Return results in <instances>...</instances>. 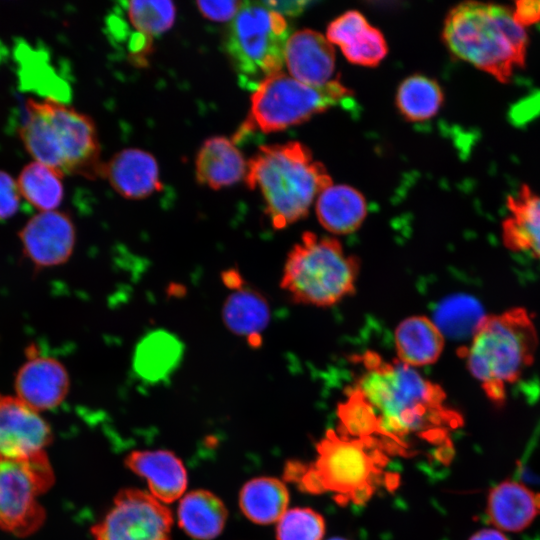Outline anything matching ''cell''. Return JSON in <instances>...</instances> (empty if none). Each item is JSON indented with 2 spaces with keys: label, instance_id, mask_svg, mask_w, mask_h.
Here are the masks:
<instances>
[{
  "label": "cell",
  "instance_id": "cell-3",
  "mask_svg": "<svg viewBox=\"0 0 540 540\" xmlns=\"http://www.w3.org/2000/svg\"><path fill=\"white\" fill-rule=\"evenodd\" d=\"M18 128L26 151L63 176H101L100 146L90 117L54 98H28Z\"/></svg>",
  "mask_w": 540,
  "mask_h": 540
},
{
  "label": "cell",
  "instance_id": "cell-33",
  "mask_svg": "<svg viewBox=\"0 0 540 540\" xmlns=\"http://www.w3.org/2000/svg\"><path fill=\"white\" fill-rule=\"evenodd\" d=\"M21 198L17 179L0 169V220H6L16 214Z\"/></svg>",
  "mask_w": 540,
  "mask_h": 540
},
{
  "label": "cell",
  "instance_id": "cell-15",
  "mask_svg": "<svg viewBox=\"0 0 540 540\" xmlns=\"http://www.w3.org/2000/svg\"><path fill=\"white\" fill-rule=\"evenodd\" d=\"M27 352L15 377L16 397L37 412L54 409L68 394V372L60 361L40 355L33 346Z\"/></svg>",
  "mask_w": 540,
  "mask_h": 540
},
{
  "label": "cell",
  "instance_id": "cell-35",
  "mask_svg": "<svg viewBox=\"0 0 540 540\" xmlns=\"http://www.w3.org/2000/svg\"><path fill=\"white\" fill-rule=\"evenodd\" d=\"M516 21L522 25L534 24L540 21V1H518L513 9Z\"/></svg>",
  "mask_w": 540,
  "mask_h": 540
},
{
  "label": "cell",
  "instance_id": "cell-32",
  "mask_svg": "<svg viewBox=\"0 0 540 540\" xmlns=\"http://www.w3.org/2000/svg\"><path fill=\"white\" fill-rule=\"evenodd\" d=\"M325 520L307 507L288 509L276 526L277 540H323Z\"/></svg>",
  "mask_w": 540,
  "mask_h": 540
},
{
  "label": "cell",
  "instance_id": "cell-22",
  "mask_svg": "<svg viewBox=\"0 0 540 540\" xmlns=\"http://www.w3.org/2000/svg\"><path fill=\"white\" fill-rule=\"evenodd\" d=\"M183 353L184 345L176 335L164 329L153 330L136 345L132 367L140 379L157 383L178 368Z\"/></svg>",
  "mask_w": 540,
  "mask_h": 540
},
{
  "label": "cell",
  "instance_id": "cell-30",
  "mask_svg": "<svg viewBox=\"0 0 540 540\" xmlns=\"http://www.w3.org/2000/svg\"><path fill=\"white\" fill-rule=\"evenodd\" d=\"M443 103L439 84L424 75L406 78L398 87L396 105L409 121H425L432 118Z\"/></svg>",
  "mask_w": 540,
  "mask_h": 540
},
{
  "label": "cell",
  "instance_id": "cell-37",
  "mask_svg": "<svg viewBox=\"0 0 540 540\" xmlns=\"http://www.w3.org/2000/svg\"><path fill=\"white\" fill-rule=\"evenodd\" d=\"M469 540H508L507 537L496 529H482L471 536Z\"/></svg>",
  "mask_w": 540,
  "mask_h": 540
},
{
  "label": "cell",
  "instance_id": "cell-2",
  "mask_svg": "<svg viewBox=\"0 0 540 540\" xmlns=\"http://www.w3.org/2000/svg\"><path fill=\"white\" fill-rule=\"evenodd\" d=\"M443 40L451 53L501 82L523 67L527 35L502 5L463 2L452 8L444 22Z\"/></svg>",
  "mask_w": 540,
  "mask_h": 540
},
{
  "label": "cell",
  "instance_id": "cell-13",
  "mask_svg": "<svg viewBox=\"0 0 540 540\" xmlns=\"http://www.w3.org/2000/svg\"><path fill=\"white\" fill-rule=\"evenodd\" d=\"M23 252L38 268L65 263L76 241L74 223L68 214L58 211L38 212L19 231Z\"/></svg>",
  "mask_w": 540,
  "mask_h": 540
},
{
  "label": "cell",
  "instance_id": "cell-16",
  "mask_svg": "<svg viewBox=\"0 0 540 540\" xmlns=\"http://www.w3.org/2000/svg\"><path fill=\"white\" fill-rule=\"evenodd\" d=\"M101 176L126 199H144L163 188L155 157L136 148L116 153L103 164Z\"/></svg>",
  "mask_w": 540,
  "mask_h": 540
},
{
  "label": "cell",
  "instance_id": "cell-24",
  "mask_svg": "<svg viewBox=\"0 0 540 540\" xmlns=\"http://www.w3.org/2000/svg\"><path fill=\"white\" fill-rule=\"evenodd\" d=\"M247 163L235 144L221 136L207 139L196 158V179L211 189H221L240 181Z\"/></svg>",
  "mask_w": 540,
  "mask_h": 540
},
{
  "label": "cell",
  "instance_id": "cell-36",
  "mask_svg": "<svg viewBox=\"0 0 540 540\" xmlns=\"http://www.w3.org/2000/svg\"><path fill=\"white\" fill-rule=\"evenodd\" d=\"M269 9L285 16H297L301 14L311 2L309 1H263Z\"/></svg>",
  "mask_w": 540,
  "mask_h": 540
},
{
  "label": "cell",
  "instance_id": "cell-5",
  "mask_svg": "<svg viewBox=\"0 0 540 540\" xmlns=\"http://www.w3.org/2000/svg\"><path fill=\"white\" fill-rule=\"evenodd\" d=\"M538 342L534 322L524 308L485 316L465 354L469 372L494 404L505 401L507 385L532 365Z\"/></svg>",
  "mask_w": 540,
  "mask_h": 540
},
{
  "label": "cell",
  "instance_id": "cell-20",
  "mask_svg": "<svg viewBox=\"0 0 540 540\" xmlns=\"http://www.w3.org/2000/svg\"><path fill=\"white\" fill-rule=\"evenodd\" d=\"M487 514L500 530L522 531L540 514V493L519 482L505 480L489 491Z\"/></svg>",
  "mask_w": 540,
  "mask_h": 540
},
{
  "label": "cell",
  "instance_id": "cell-19",
  "mask_svg": "<svg viewBox=\"0 0 540 540\" xmlns=\"http://www.w3.org/2000/svg\"><path fill=\"white\" fill-rule=\"evenodd\" d=\"M327 39L338 45L353 64L376 66L387 54L382 33L355 10L345 12L329 24Z\"/></svg>",
  "mask_w": 540,
  "mask_h": 540
},
{
  "label": "cell",
  "instance_id": "cell-11",
  "mask_svg": "<svg viewBox=\"0 0 540 540\" xmlns=\"http://www.w3.org/2000/svg\"><path fill=\"white\" fill-rule=\"evenodd\" d=\"M173 516L150 493L135 488L118 492L92 529L94 540H171Z\"/></svg>",
  "mask_w": 540,
  "mask_h": 540
},
{
  "label": "cell",
  "instance_id": "cell-27",
  "mask_svg": "<svg viewBox=\"0 0 540 540\" xmlns=\"http://www.w3.org/2000/svg\"><path fill=\"white\" fill-rule=\"evenodd\" d=\"M221 316L229 331L246 337L253 344L268 326L270 307L260 292L241 286L228 295Z\"/></svg>",
  "mask_w": 540,
  "mask_h": 540
},
{
  "label": "cell",
  "instance_id": "cell-31",
  "mask_svg": "<svg viewBox=\"0 0 540 540\" xmlns=\"http://www.w3.org/2000/svg\"><path fill=\"white\" fill-rule=\"evenodd\" d=\"M484 318L476 299L459 295L447 298L439 305L434 322L443 335L464 338L473 337Z\"/></svg>",
  "mask_w": 540,
  "mask_h": 540
},
{
  "label": "cell",
  "instance_id": "cell-29",
  "mask_svg": "<svg viewBox=\"0 0 540 540\" xmlns=\"http://www.w3.org/2000/svg\"><path fill=\"white\" fill-rule=\"evenodd\" d=\"M63 175L38 161L26 164L17 178L22 198L39 212L52 211L64 196Z\"/></svg>",
  "mask_w": 540,
  "mask_h": 540
},
{
  "label": "cell",
  "instance_id": "cell-8",
  "mask_svg": "<svg viewBox=\"0 0 540 540\" xmlns=\"http://www.w3.org/2000/svg\"><path fill=\"white\" fill-rule=\"evenodd\" d=\"M351 99V91L338 80L312 86L278 72L253 90L249 115L240 135L255 130L264 133L284 130L331 107L349 104Z\"/></svg>",
  "mask_w": 540,
  "mask_h": 540
},
{
  "label": "cell",
  "instance_id": "cell-1",
  "mask_svg": "<svg viewBox=\"0 0 540 540\" xmlns=\"http://www.w3.org/2000/svg\"><path fill=\"white\" fill-rule=\"evenodd\" d=\"M356 392L371 408L377 430L400 437L421 433L457 419L445 407V392L415 368L370 354Z\"/></svg>",
  "mask_w": 540,
  "mask_h": 540
},
{
  "label": "cell",
  "instance_id": "cell-18",
  "mask_svg": "<svg viewBox=\"0 0 540 540\" xmlns=\"http://www.w3.org/2000/svg\"><path fill=\"white\" fill-rule=\"evenodd\" d=\"M125 465L145 479L150 494L168 504L183 496L188 483L180 458L169 450H136L125 458Z\"/></svg>",
  "mask_w": 540,
  "mask_h": 540
},
{
  "label": "cell",
  "instance_id": "cell-9",
  "mask_svg": "<svg viewBox=\"0 0 540 540\" xmlns=\"http://www.w3.org/2000/svg\"><path fill=\"white\" fill-rule=\"evenodd\" d=\"M45 452L28 459L0 457V528L16 536L34 533L44 522L38 497L53 483Z\"/></svg>",
  "mask_w": 540,
  "mask_h": 540
},
{
  "label": "cell",
  "instance_id": "cell-34",
  "mask_svg": "<svg viewBox=\"0 0 540 540\" xmlns=\"http://www.w3.org/2000/svg\"><path fill=\"white\" fill-rule=\"evenodd\" d=\"M196 5L205 18L225 22L231 21L236 16L242 1H198Z\"/></svg>",
  "mask_w": 540,
  "mask_h": 540
},
{
  "label": "cell",
  "instance_id": "cell-25",
  "mask_svg": "<svg viewBox=\"0 0 540 540\" xmlns=\"http://www.w3.org/2000/svg\"><path fill=\"white\" fill-rule=\"evenodd\" d=\"M367 214L363 195L348 185H331L323 190L316 202V215L321 226L337 235L356 231Z\"/></svg>",
  "mask_w": 540,
  "mask_h": 540
},
{
  "label": "cell",
  "instance_id": "cell-23",
  "mask_svg": "<svg viewBox=\"0 0 540 540\" xmlns=\"http://www.w3.org/2000/svg\"><path fill=\"white\" fill-rule=\"evenodd\" d=\"M397 360L412 368L435 363L444 348V335L434 321L415 315L403 319L394 332Z\"/></svg>",
  "mask_w": 540,
  "mask_h": 540
},
{
  "label": "cell",
  "instance_id": "cell-4",
  "mask_svg": "<svg viewBox=\"0 0 540 540\" xmlns=\"http://www.w3.org/2000/svg\"><path fill=\"white\" fill-rule=\"evenodd\" d=\"M245 181L260 190L277 229L304 218L316 196L332 185L324 165L299 142L261 146L247 163Z\"/></svg>",
  "mask_w": 540,
  "mask_h": 540
},
{
  "label": "cell",
  "instance_id": "cell-26",
  "mask_svg": "<svg viewBox=\"0 0 540 540\" xmlns=\"http://www.w3.org/2000/svg\"><path fill=\"white\" fill-rule=\"evenodd\" d=\"M228 511L223 501L204 489L193 490L184 495L178 505L179 527L190 537L211 540L223 531Z\"/></svg>",
  "mask_w": 540,
  "mask_h": 540
},
{
  "label": "cell",
  "instance_id": "cell-14",
  "mask_svg": "<svg viewBox=\"0 0 540 540\" xmlns=\"http://www.w3.org/2000/svg\"><path fill=\"white\" fill-rule=\"evenodd\" d=\"M52 441L49 424L16 396L0 394V457L28 459Z\"/></svg>",
  "mask_w": 540,
  "mask_h": 540
},
{
  "label": "cell",
  "instance_id": "cell-17",
  "mask_svg": "<svg viewBox=\"0 0 540 540\" xmlns=\"http://www.w3.org/2000/svg\"><path fill=\"white\" fill-rule=\"evenodd\" d=\"M285 63L291 77L307 85L328 83L335 69V50L322 34L303 29L289 36Z\"/></svg>",
  "mask_w": 540,
  "mask_h": 540
},
{
  "label": "cell",
  "instance_id": "cell-7",
  "mask_svg": "<svg viewBox=\"0 0 540 540\" xmlns=\"http://www.w3.org/2000/svg\"><path fill=\"white\" fill-rule=\"evenodd\" d=\"M289 27L285 18L262 2H242L230 21L225 50L241 86L255 90L281 72Z\"/></svg>",
  "mask_w": 540,
  "mask_h": 540
},
{
  "label": "cell",
  "instance_id": "cell-10",
  "mask_svg": "<svg viewBox=\"0 0 540 540\" xmlns=\"http://www.w3.org/2000/svg\"><path fill=\"white\" fill-rule=\"evenodd\" d=\"M317 451V459L305 476L309 489L333 491L354 501H365L371 495L377 470L362 443L329 433Z\"/></svg>",
  "mask_w": 540,
  "mask_h": 540
},
{
  "label": "cell",
  "instance_id": "cell-21",
  "mask_svg": "<svg viewBox=\"0 0 540 540\" xmlns=\"http://www.w3.org/2000/svg\"><path fill=\"white\" fill-rule=\"evenodd\" d=\"M508 215L502 222V240L515 252L540 258V195L523 185L507 200Z\"/></svg>",
  "mask_w": 540,
  "mask_h": 540
},
{
  "label": "cell",
  "instance_id": "cell-12",
  "mask_svg": "<svg viewBox=\"0 0 540 540\" xmlns=\"http://www.w3.org/2000/svg\"><path fill=\"white\" fill-rule=\"evenodd\" d=\"M175 16L176 7L171 1L119 2L108 19V30L117 41L128 35L129 55L141 63L151 49L153 38L169 30Z\"/></svg>",
  "mask_w": 540,
  "mask_h": 540
},
{
  "label": "cell",
  "instance_id": "cell-6",
  "mask_svg": "<svg viewBox=\"0 0 540 540\" xmlns=\"http://www.w3.org/2000/svg\"><path fill=\"white\" fill-rule=\"evenodd\" d=\"M359 269L336 238L305 232L286 257L280 286L296 303L330 307L355 292Z\"/></svg>",
  "mask_w": 540,
  "mask_h": 540
},
{
  "label": "cell",
  "instance_id": "cell-38",
  "mask_svg": "<svg viewBox=\"0 0 540 540\" xmlns=\"http://www.w3.org/2000/svg\"><path fill=\"white\" fill-rule=\"evenodd\" d=\"M328 540H348V539H346L344 537H333V538H330Z\"/></svg>",
  "mask_w": 540,
  "mask_h": 540
},
{
  "label": "cell",
  "instance_id": "cell-28",
  "mask_svg": "<svg viewBox=\"0 0 540 540\" xmlns=\"http://www.w3.org/2000/svg\"><path fill=\"white\" fill-rule=\"evenodd\" d=\"M289 492L279 479L261 476L247 481L239 493V506L250 521L277 523L288 510Z\"/></svg>",
  "mask_w": 540,
  "mask_h": 540
}]
</instances>
